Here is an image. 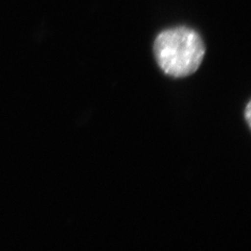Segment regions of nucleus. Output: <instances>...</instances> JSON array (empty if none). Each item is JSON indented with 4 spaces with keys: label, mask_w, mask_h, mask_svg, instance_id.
<instances>
[{
    "label": "nucleus",
    "mask_w": 251,
    "mask_h": 251,
    "mask_svg": "<svg viewBox=\"0 0 251 251\" xmlns=\"http://www.w3.org/2000/svg\"><path fill=\"white\" fill-rule=\"evenodd\" d=\"M154 54L164 74L184 77L197 72L205 54V46L195 30L171 28L161 31L155 39Z\"/></svg>",
    "instance_id": "obj_1"
},
{
    "label": "nucleus",
    "mask_w": 251,
    "mask_h": 251,
    "mask_svg": "<svg viewBox=\"0 0 251 251\" xmlns=\"http://www.w3.org/2000/svg\"><path fill=\"white\" fill-rule=\"evenodd\" d=\"M250 111H251V109H250V103H248L247 104V107H246V121L248 122V125H249V127H250Z\"/></svg>",
    "instance_id": "obj_2"
}]
</instances>
